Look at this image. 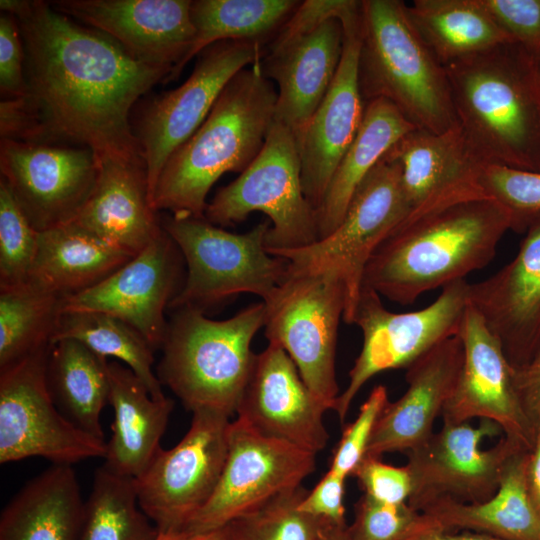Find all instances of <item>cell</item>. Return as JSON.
<instances>
[{"label": "cell", "instance_id": "8d00e7d4", "mask_svg": "<svg viewBox=\"0 0 540 540\" xmlns=\"http://www.w3.org/2000/svg\"><path fill=\"white\" fill-rule=\"evenodd\" d=\"M64 300L30 283L0 291V370L52 345Z\"/></svg>", "mask_w": 540, "mask_h": 540}, {"label": "cell", "instance_id": "f1b7e54d", "mask_svg": "<svg viewBox=\"0 0 540 540\" xmlns=\"http://www.w3.org/2000/svg\"><path fill=\"white\" fill-rule=\"evenodd\" d=\"M530 451L518 448L507 459L496 493L481 503L441 498L422 509L442 530L464 529L501 540H540V515L527 489Z\"/></svg>", "mask_w": 540, "mask_h": 540}, {"label": "cell", "instance_id": "836d02e7", "mask_svg": "<svg viewBox=\"0 0 540 540\" xmlns=\"http://www.w3.org/2000/svg\"><path fill=\"white\" fill-rule=\"evenodd\" d=\"M108 360L82 343L61 339L52 344L47 380L61 413L83 432L104 440L101 412L109 403Z\"/></svg>", "mask_w": 540, "mask_h": 540}, {"label": "cell", "instance_id": "f5cc1de1", "mask_svg": "<svg viewBox=\"0 0 540 540\" xmlns=\"http://www.w3.org/2000/svg\"><path fill=\"white\" fill-rule=\"evenodd\" d=\"M318 540H352V538L346 523L335 524L327 521L320 531Z\"/></svg>", "mask_w": 540, "mask_h": 540}, {"label": "cell", "instance_id": "e0dca14e", "mask_svg": "<svg viewBox=\"0 0 540 540\" xmlns=\"http://www.w3.org/2000/svg\"><path fill=\"white\" fill-rule=\"evenodd\" d=\"M1 179L37 232L73 222L96 182L98 161L87 147L1 139Z\"/></svg>", "mask_w": 540, "mask_h": 540}, {"label": "cell", "instance_id": "2e32d148", "mask_svg": "<svg viewBox=\"0 0 540 540\" xmlns=\"http://www.w3.org/2000/svg\"><path fill=\"white\" fill-rule=\"evenodd\" d=\"M500 432L501 428L489 420H481L477 427L468 422L443 423L439 432L407 452L405 466L412 479L407 503L422 511L441 498L471 504L491 498L509 456L518 448L524 449L504 437L494 447L481 450L484 438Z\"/></svg>", "mask_w": 540, "mask_h": 540}, {"label": "cell", "instance_id": "f546056e", "mask_svg": "<svg viewBox=\"0 0 540 540\" xmlns=\"http://www.w3.org/2000/svg\"><path fill=\"white\" fill-rule=\"evenodd\" d=\"M134 255L74 223L38 232V246L27 283L64 299L103 281Z\"/></svg>", "mask_w": 540, "mask_h": 540}, {"label": "cell", "instance_id": "d590c367", "mask_svg": "<svg viewBox=\"0 0 540 540\" xmlns=\"http://www.w3.org/2000/svg\"><path fill=\"white\" fill-rule=\"evenodd\" d=\"M61 339L76 340L101 357L120 360L143 381L153 398L165 397L153 371V348L125 321L101 312L62 311L52 344Z\"/></svg>", "mask_w": 540, "mask_h": 540}, {"label": "cell", "instance_id": "11a10c76", "mask_svg": "<svg viewBox=\"0 0 540 540\" xmlns=\"http://www.w3.org/2000/svg\"><path fill=\"white\" fill-rule=\"evenodd\" d=\"M191 536L183 531L159 533L156 540H190Z\"/></svg>", "mask_w": 540, "mask_h": 540}, {"label": "cell", "instance_id": "db71d44e", "mask_svg": "<svg viewBox=\"0 0 540 540\" xmlns=\"http://www.w3.org/2000/svg\"><path fill=\"white\" fill-rule=\"evenodd\" d=\"M190 540H229L225 529L219 528L202 534L191 536Z\"/></svg>", "mask_w": 540, "mask_h": 540}, {"label": "cell", "instance_id": "f6af8a7d", "mask_svg": "<svg viewBox=\"0 0 540 540\" xmlns=\"http://www.w3.org/2000/svg\"><path fill=\"white\" fill-rule=\"evenodd\" d=\"M352 476L357 478L364 494L383 503H406L412 492V479L406 466H391L378 457L364 456Z\"/></svg>", "mask_w": 540, "mask_h": 540}, {"label": "cell", "instance_id": "5b68a950", "mask_svg": "<svg viewBox=\"0 0 540 540\" xmlns=\"http://www.w3.org/2000/svg\"><path fill=\"white\" fill-rule=\"evenodd\" d=\"M358 82L365 104L388 100L418 129L443 133L458 125L445 68L403 1H361Z\"/></svg>", "mask_w": 540, "mask_h": 540}, {"label": "cell", "instance_id": "8fae6325", "mask_svg": "<svg viewBox=\"0 0 540 540\" xmlns=\"http://www.w3.org/2000/svg\"><path fill=\"white\" fill-rule=\"evenodd\" d=\"M408 213L400 168L384 156L361 182L330 235L306 247L267 252L295 267L336 271L346 290L343 320L352 324L369 259Z\"/></svg>", "mask_w": 540, "mask_h": 540}, {"label": "cell", "instance_id": "3957f363", "mask_svg": "<svg viewBox=\"0 0 540 540\" xmlns=\"http://www.w3.org/2000/svg\"><path fill=\"white\" fill-rule=\"evenodd\" d=\"M458 125L485 164L540 172V80L516 42L444 66Z\"/></svg>", "mask_w": 540, "mask_h": 540}, {"label": "cell", "instance_id": "d4e9b609", "mask_svg": "<svg viewBox=\"0 0 540 540\" xmlns=\"http://www.w3.org/2000/svg\"><path fill=\"white\" fill-rule=\"evenodd\" d=\"M463 362L460 335L444 340L413 362L407 368V390L383 409L364 456L407 453L426 442L456 386Z\"/></svg>", "mask_w": 540, "mask_h": 540}, {"label": "cell", "instance_id": "e575fe53", "mask_svg": "<svg viewBox=\"0 0 540 540\" xmlns=\"http://www.w3.org/2000/svg\"><path fill=\"white\" fill-rule=\"evenodd\" d=\"M299 3L296 0L192 1L190 13L194 41L174 80L194 56L217 42L234 40L263 44L264 39L278 32Z\"/></svg>", "mask_w": 540, "mask_h": 540}, {"label": "cell", "instance_id": "484cf974", "mask_svg": "<svg viewBox=\"0 0 540 540\" xmlns=\"http://www.w3.org/2000/svg\"><path fill=\"white\" fill-rule=\"evenodd\" d=\"M344 42L338 18L275 49L261 60L266 78L278 85L274 121L286 126L297 144L336 75Z\"/></svg>", "mask_w": 540, "mask_h": 540}, {"label": "cell", "instance_id": "ac0fdd59", "mask_svg": "<svg viewBox=\"0 0 540 540\" xmlns=\"http://www.w3.org/2000/svg\"><path fill=\"white\" fill-rule=\"evenodd\" d=\"M183 256L163 232L95 286L64 300L63 311H93L117 317L137 329L153 350L167 330L165 310L184 281Z\"/></svg>", "mask_w": 540, "mask_h": 540}, {"label": "cell", "instance_id": "f35d334b", "mask_svg": "<svg viewBox=\"0 0 540 540\" xmlns=\"http://www.w3.org/2000/svg\"><path fill=\"white\" fill-rule=\"evenodd\" d=\"M301 485L223 526L229 540H318L327 520L299 509L307 494Z\"/></svg>", "mask_w": 540, "mask_h": 540}, {"label": "cell", "instance_id": "7dc6e473", "mask_svg": "<svg viewBox=\"0 0 540 540\" xmlns=\"http://www.w3.org/2000/svg\"><path fill=\"white\" fill-rule=\"evenodd\" d=\"M0 90L4 99L26 92L23 41L16 17L6 12L0 16Z\"/></svg>", "mask_w": 540, "mask_h": 540}, {"label": "cell", "instance_id": "9a60e30c", "mask_svg": "<svg viewBox=\"0 0 540 540\" xmlns=\"http://www.w3.org/2000/svg\"><path fill=\"white\" fill-rule=\"evenodd\" d=\"M264 54L260 42H217L199 54L183 84L157 96L143 110L133 131L146 166L151 205L170 155L205 121L229 81Z\"/></svg>", "mask_w": 540, "mask_h": 540}, {"label": "cell", "instance_id": "4316f807", "mask_svg": "<svg viewBox=\"0 0 540 540\" xmlns=\"http://www.w3.org/2000/svg\"><path fill=\"white\" fill-rule=\"evenodd\" d=\"M97 161L94 188L71 223L136 255L164 230L151 205L145 162L109 156Z\"/></svg>", "mask_w": 540, "mask_h": 540}, {"label": "cell", "instance_id": "9f6ffc18", "mask_svg": "<svg viewBox=\"0 0 540 540\" xmlns=\"http://www.w3.org/2000/svg\"><path fill=\"white\" fill-rule=\"evenodd\" d=\"M532 56H533L535 68H536V71L540 80V52Z\"/></svg>", "mask_w": 540, "mask_h": 540}, {"label": "cell", "instance_id": "30bf717a", "mask_svg": "<svg viewBox=\"0 0 540 540\" xmlns=\"http://www.w3.org/2000/svg\"><path fill=\"white\" fill-rule=\"evenodd\" d=\"M469 283L459 280L444 288L427 307L394 313L380 295L362 285L352 324L362 331L363 345L349 372L346 389L335 407L343 424L350 405L363 385L380 372L408 368L444 340L460 334L469 305Z\"/></svg>", "mask_w": 540, "mask_h": 540}, {"label": "cell", "instance_id": "816d5d0a", "mask_svg": "<svg viewBox=\"0 0 540 540\" xmlns=\"http://www.w3.org/2000/svg\"><path fill=\"white\" fill-rule=\"evenodd\" d=\"M406 540H501L497 537L479 533L465 531L462 533H454L452 531L442 530L440 528H431L424 532H420Z\"/></svg>", "mask_w": 540, "mask_h": 540}, {"label": "cell", "instance_id": "4fadbf2b", "mask_svg": "<svg viewBox=\"0 0 540 540\" xmlns=\"http://www.w3.org/2000/svg\"><path fill=\"white\" fill-rule=\"evenodd\" d=\"M229 417L193 413L181 441L158 449L135 478L139 506L159 533L182 531L214 493L228 452Z\"/></svg>", "mask_w": 540, "mask_h": 540}, {"label": "cell", "instance_id": "ab89813d", "mask_svg": "<svg viewBox=\"0 0 540 540\" xmlns=\"http://www.w3.org/2000/svg\"><path fill=\"white\" fill-rule=\"evenodd\" d=\"M38 246V232L0 181V291L25 285Z\"/></svg>", "mask_w": 540, "mask_h": 540}, {"label": "cell", "instance_id": "d6986e66", "mask_svg": "<svg viewBox=\"0 0 540 540\" xmlns=\"http://www.w3.org/2000/svg\"><path fill=\"white\" fill-rule=\"evenodd\" d=\"M464 362L456 386L441 416L443 423L459 424L479 418L496 423L504 437L524 449L534 447L537 430L517 396L513 368L498 338L480 313L468 305L460 330Z\"/></svg>", "mask_w": 540, "mask_h": 540}, {"label": "cell", "instance_id": "52a82bcc", "mask_svg": "<svg viewBox=\"0 0 540 540\" xmlns=\"http://www.w3.org/2000/svg\"><path fill=\"white\" fill-rule=\"evenodd\" d=\"M162 226L178 246L186 275L169 309L192 307L205 312L241 293L267 298L283 279L288 261L265 247L268 221L235 234L205 217H161Z\"/></svg>", "mask_w": 540, "mask_h": 540}, {"label": "cell", "instance_id": "9c48e42d", "mask_svg": "<svg viewBox=\"0 0 540 540\" xmlns=\"http://www.w3.org/2000/svg\"><path fill=\"white\" fill-rule=\"evenodd\" d=\"M255 211L271 221L267 251L298 249L318 240L316 212L302 188L297 140L276 121L257 157L215 194L204 216L225 227L243 222Z\"/></svg>", "mask_w": 540, "mask_h": 540}, {"label": "cell", "instance_id": "277c9868", "mask_svg": "<svg viewBox=\"0 0 540 540\" xmlns=\"http://www.w3.org/2000/svg\"><path fill=\"white\" fill-rule=\"evenodd\" d=\"M277 91L261 61L226 85L195 133L166 161L152 199L156 212L205 217L206 197L227 172L242 173L257 157L274 122Z\"/></svg>", "mask_w": 540, "mask_h": 540}, {"label": "cell", "instance_id": "44dd1931", "mask_svg": "<svg viewBox=\"0 0 540 540\" xmlns=\"http://www.w3.org/2000/svg\"><path fill=\"white\" fill-rule=\"evenodd\" d=\"M385 156L400 168L409 209L402 224L461 202L489 198L481 184L485 163L471 149L459 125L443 133L416 128Z\"/></svg>", "mask_w": 540, "mask_h": 540}, {"label": "cell", "instance_id": "7c38bea8", "mask_svg": "<svg viewBox=\"0 0 540 540\" xmlns=\"http://www.w3.org/2000/svg\"><path fill=\"white\" fill-rule=\"evenodd\" d=\"M51 346L0 370V463L42 457L71 465L105 457L107 443L76 427L49 390Z\"/></svg>", "mask_w": 540, "mask_h": 540}, {"label": "cell", "instance_id": "6da1fadb", "mask_svg": "<svg viewBox=\"0 0 540 540\" xmlns=\"http://www.w3.org/2000/svg\"><path fill=\"white\" fill-rule=\"evenodd\" d=\"M0 8L17 19L26 77L25 94L0 103L1 139L64 141L97 157L143 159L131 110L171 69L137 60L46 1L1 0Z\"/></svg>", "mask_w": 540, "mask_h": 540}, {"label": "cell", "instance_id": "5bb4252c", "mask_svg": "<svg viewBox=\"0 0 540 540\" xmlns=\"http://www.w3.org/2000/svg\"><path fill=\"white\" fill-rule=\"evenodd\" d=\"M316 455L265 436L237 418L229 425L228 452L217 487L182 531L194 536L222 528L300 486L314 472Z\"/></svg>", "mask_w": 540, "mask_h": 540}, {"label": "cell", "instance_id": "4dcf8cb0", "mask_svg": "<svg viewBox=\"0 0 540 540\" xmlns=\"http://www.w3.org/2000/svg\"><path fill=\"white\" fill-rule=\"evenodd\" d=\"M71 465L53 464L25 486L0 516V540H78L83 517Z\"/></svg>", "mask_w": 540, "mask_h": 540}, {"label": "cell", "instance_id": "60d3db41", "mask_svg": "<svg viewBox=\"0 0 540 540\" xmlns=\"http://www.w3.org/2000/svg\"><path fill=\"white\" fill-rule=\"evenodd\" d=\"M434 527L431 518L407 502L388 504L364 494L348 531L352 540H406Z\"/></svg>", "mask_w": 540, "mask_h": 540}, {"label": "cell", "instance_id": "ee69618b", "mask_svg": "<svg viewBox=\"0 0 540 540\" xmlns=\"http://www.w3.org/2000/svg\"><path fill=\"white\" fill-rule=\"evenodd\" d=\"M361 17V1L306 0L299 3L288 20L278 30L269 49L282 47L314 30L330 18H338L343 25Z\"/></svg>", "mask_w": 540, "mask_h": 540}, {"label": "cell", "instance_id": "f907efd6", "mask_svg": "<svg viewBox=\"0 0 540 540\" xmlns=\"http://www.w3.org/2000/svg\"><path fill=\"white\" fill-rule=\"evenodd\" d=\"M526 483L530 499L540 515V422L533 449L530 451L527 468Z\"/></svg>", "mask_w": 540, "mask_h": 540}, {"label": "cell", "instance_id": "681fc988", "mask_svg": "<svg viewBox=\"0 0 540 540\" xmlns=\"http://www.w3.org/2000/svg\"><path fill=\"white\" fill-rule=\"evenodd\" d=\"M513 381L520 404L537 430L540 422V345L528 363L513 368Z\"/></svg>", "mask_w": 540, "mask_h": 540}, {"label": "cell", "instance_id": "cb8c5ba5", "mask_svg": "<svg viewBox=\"0 0 540 540\" xmlns=\"http://www.w3.org/2000/svg\"><path fill=\"white\" fill-rule=\"evenodd\" d=\"M343 31L336 75L298 143L302 188L315 212L360 128L365 110L358 82L361 20Z\"/></svg>", "mask_w": 540, "mask_h": 540}, {"label": "cell", "instance_id": "ba28073f", "mask_svg": "<svg viewBox=\"0 0 540 540\" xmlns=\"http://www.w3.org/2000/svg\"><path fill=\"white\" fill-rule=\"evenodd\" d=\"M265 336L293 360L305 384L327 410L339 397L335 358L345 285L330 269L295 267L263 300Z\"/></svg>", "mask_w": 540, "mask_h": 540}, {"label": "cell", "instance_id": "d6a6232c", "mask_svg": "<svg viewBox=\"0 0 540 540\" xmlns=\"http://www.w3.org/2000/svg\"><path fill=\"white\" fill-rule=\"evenodd\" d=\"M408 16L443 65L515 42L481 0H414Z\"/></svg>", "mask_w": 540, "mask_h": 540}, {"label": "cell", "instance_id": "ffe728a7", "mask_svg": "<svg viewBox=\"0 0 540 540\" xmlns=\"http://www.w3.org/2000/svg\"><path fill=\"white\" fill-rule=\"evenodd\" d=\"M190 0H58L61 13L105 34L146 64L174 76L194 41Z\"/></svg>", "mask_w": 540, "mask_h": 540}, {"label": "cell", "instance_id": "603a6c76", "mask_svg": "<svg viewBox=\"0 0 540 540\" xmlns=\"http://www.w3.org/2000/svg\"><path fill=\"white\" fill-rule=\"evenodd\" d=\"M515 257L488 278L469 283V304L482 316L512 366L530 361L540 345V213Z\"/></svg>", "mask_w": 540, "mask_h": 540}, {"label": "cell", "instance_id": "8992f818", "mask_svg": "<svg viewBox=\"0 0 540 540\" xmlns=\"http://www.w3.org/2000/svg\"><path fill=\"white\" fill-rule=\"evenodd\" d=\"M263 324V302L225 320L210 319L192 307L174 309L160 348L159 381L192 413L212 411L230 417L254 361L251 342Z\"/></svg>", "mask_w": 540, "mask_h": 540}, {"label": "cell", "instance_id": "83f0119b", "mask_svg": "<svg viewBox=\"0 0 540 540\" xmlns=\"http://www.w3.org/2000/svg\"><path fill=\"white\" fill-rule=\"evenodd\" d=\"M112 436L103 466L126 477H138L160 446L174 401L155 399L136 374L119 362L108 363Z\"/></svg>", "mask_w": 540, "mask_h": 540}, {"label": "cell", "instance_id": "1f68e13d", "mask_svg": "<svg viewBox=\"0 0 540 540\" xmlns=\"http://www.w3.org/2000/svg\"><path fill=\"white\" fill-rule=\"evenodd\" d=\"M416 127L388 100L365 104L360 128L339 162L316 210L318 240L340 224L361 182L389 149Z\"/></svg>", "mask_w": 540, "mask_h": 540}, {"label": "cell", "instance_id": "c3c4849f", "mask_svg": "<svg viewBox=\"0 0 540 540\" xmlns=\"http://www.w3.org/2000/svg\"><path fill=\"white\" fill-rule=\"evenodd\" d=\"M346 478L332 470L304 496L299 509L335 524H345L344 492Z\"/></svg>", "mask_w": 540, "mask_h": 540}, {"label": "cell", "instance_id": "b9f144b4", "mask_svg": "<svg viewBox=\"0 0 540 540\" xmlns=\"http://www.w3.org/2000/svg\"><path fill=\"white\" fill-rule=\"evenodd\" d=\"M481 184L487 197L509 210L513 231L525 232L540 213V172L485 164Z\"/></svg>", "mask_w": 540, "mask_h": 540}, {"label": "cell", "instance_id": "7a4b0ae2", "mask_svg": "<svg viewBox=\"0 0 540 540\" xmlns=\"http://www.w3.org/2000/svg\"><path fill=\"white\" fill-rule=\"evenodd\" d=\"M512 228L511 213L492 198L444 208L395 229L369 259L362 285L410 305L487 266Z\"/></svg>", "mask_w": 540, "mask_h": 540}, {"label": "cell", "instance_id": "bcb514c9", "mask_svg": "<svg viewBox=\"0 0 540 540\" xmlns=\"http://www.w3.org/2000/svg\"><path fill=\"white\" fill-rule=\"evenodd\" d=\"M511 36L531 55L540 52V0H481Z\"/></svg>", "mask_w": 540, "mask_h": 540}, {"label": "cell", "instance_id": "7402d4cb", "mask_svg": "<svg viewBox=\"0 0 540 540\" xmlns=\"http://www.w3.org/2000/svg\"><path fill=\"white\" fill-rule=\"evenodd\" d=\"M326 411L280 345L269 342L255 354L237 418L265 436L317 454L329 439L323 422Z\"/></svg>", "mask_w": 540, "mask_h": 540}, {"label": "cell", "instance_id": "74e56055", "mask_svg": "<svg viewBox=\"0 0 540 540\" xmlns=\"http://www.w3.org/2000/svg\"><path fill=\"white\" fill-rule=\"evenodd\" d=\"M158 535L139 506L135 478L98 468L84 502L78 540H156Z\"/></svg>", "mask_w": 540, "mask_h": 540}, {"label": "cell", "instance_id": "7bdbcfd3", "mask_svg": "<svg viewBox=\"0 0 540 540\" xmlns=\"http://www.w3.org/2000/svg\"><path fill=\"white\" fill-rule=\"evenodd\" d=\"M388 402L386 387H374L361 405L357 418L343 430L330 470L345 478L352 476L366 453L376 421Z\"/></svg>", "mask_w": 540, "mask_h": 540}]
</instances>
